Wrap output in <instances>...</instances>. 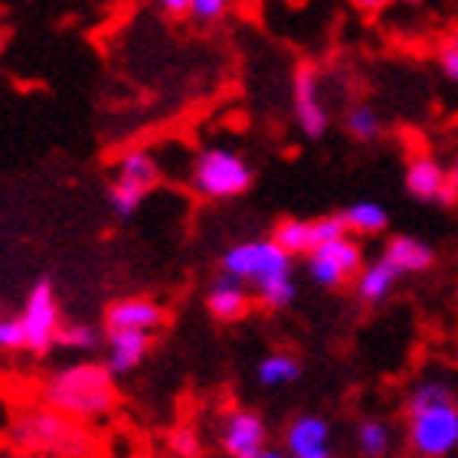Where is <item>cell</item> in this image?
Returning <instances> with one entry per match:
<instances>
[{"label":"cell","instance_id":"cell-1","mask_svg":"<svg viewBox=\"0 0 458 458\" xmlns=\"http://www.w3.org/2000/svg\"><path fill=\"white\" fill-rule=\"evenodd\" d=\"M223 272L246 282L266 308H288L298 295L292 282V252H285L276 239L236 242L223 256Z\"/></svg>","mask_w":458,"mask_h":458},{"label":"cell","instance_id":"cell-2","mask_svg":"<svg viewBox=\"0 0 458 458\" xmlns=\"http://www.w3.org/2000/svg\"><path fill=\"white\" fill-rule=\"evenodd\" d=\"M43 403L79 422L102 420L118 403L114 373L108 370L106 363L92 360L63 367V370H56L43 383Z\"/></svg>","mask_w":458,"mask_h":458},{"label":"cell","instance_id":"cell-3","mask_svg":"<svg viewBox=\"0 0 458 458\" xmlns=\"http://www.w3.org/2000/svg\"><path fill=\"white\" fill-rule=\"evenodd\" d=\"M13 445L23 452L53 458H92L96 455V436L86 429V422L72 420L53 406L27 410L10 429Z\"/></svg>","mask_w":458,"mask_h":458},{"label":"cell","instance_id":"cell-4","mask_svg":"<svg viewBox=\"0 0 458 458\" xmlns=\"http://www.w3.org/2000/svg\"><path fill=\"white\" fill-rule=\"evenodd\" d=\"M406 449L412 458H449L458 452V400L406 410Z\"/></svg>","mask_w":458,"mask_h":458},{"label":"cell","instance_id":"cell-5","mask_svg":"<svg viewBox=\"0 0 458 458\" xmlns=\"http://www.w3.org/2000/svg\"><path fill=\"white\" fill-rule=\"evenodd\" d=\"M252 167L233 148H203L193 161L191 183L207 200H229L252 187Z\"/></svg>","mask_w":458,"mask_h":458},{"label":"cell","instance_id":"cell-6","mask_svg":"<svg viewBox=\"0 0 458 458\" xmlns=\"http://www.w3.org/2000/svg\"><path fill=\"white\" fill-rule=\"evenodd\" d=\"M363 268V249L351 236H337L308 252V276L321 288H341Z\"/></svg>","mask_w":458,"mask_h":458},{"label":"cell","instance_id":"cell-7","mask_svg":"<svg viewBox=\"0 0 458 458\" xmlns=\"http://www.w3.org/2000/svg\"><path fill=\"white\" fill-rule=\"evenodd\" d=\"M20 321H23V331H27V351L47 353L49 347H56L63 321H59L56 292L49 285V278H43V282L30 288L23 311H20Z\"/></svg>","mask_w":458,"mask_h":458},{"label":"cell","instance_id":"cell-8","mask_svg":"<svg viewBox=\"0 0 458 458\" xmlns=\"http://www.w3.org/2000/svg\"><path fill=\"white\" fill-rule=\"evenodd\" d=\"M292 112L308 138H325L331 114L321 102V72L311 63H298L295 76H292Z\"/></svg>","mask_w":458,"mask_h":458},{"label":"cell","instance_id":"cell-9","mask_svg":"<svg viewBox=\"0 0 458 458\" xmlns=\"http://www.w3.org/2000/svg\"><path fill=\"white\" fill-rule=\"evenodd\" d=\"M337 236H347V223H344L341 213L318 216V220H282L272 239L292 256H308L311 249L325 246Z\"/></svg>","mask_w":458,"mask_h":458},{"label":"cell","instance_id":"cell-10","mask_svg":"<svg viewBox=\"0 0 458 458\" xmlns=\"http://www.w3.org/2000/svg\"><path fill=\"white\" fill-rule=\"evenodd\" d=\"M268 429L252 410H233L220 426V445L229 458H259L266 449Z\"/></svg>","mask_w":458,"mask_h":458},{"label":"cell","instance_id":"cell-11","mask_svg":"<svg viewBox=\"0 0 458 458\" xmlns=\"http://www.w3.org/2000/svg\"><path fill=\"white\" fill-rule=\"evenodd\" d=\"M164 325V308L154 298H118L106 308V331H141L154 335Z\"/></svg>","mask_w":458,"mask_h":458},{"label":"cell","instance_id":"cell-12","mask_svg":"<svg viewBox=\"0 0 458 458\" xmlns=\"http://www.w3.org/2000/svg\"><path fill=\"white\" fill-rule=\"evenodd\" d=\"M285 452L292 458H331V426L327 420L305 412L288 422Z\"/></svg>","mask_w":458,"mask_h":458},{"label":"cell","instance_id":"cell-13","mask_svg":"<svg viewBox=\"0 0 458 458\" xmlns=\"http://www.w3.org/2000/svg\"><path fill=\"white\" fill-rule=\"evenodd\" d=\"M207 308H210V315L220 318V321H239V318H246L249 308H252V292H249L246 282H239V278L223 272L210 285V292H207Z\"/></svg>","mask_w":458,"mask_h":458},{"label":"cell","instance_id":"cell-14","mask_svg":"<svg viewBox=\"0 0 458 458\" xmlns=\"http://www.w3.org/2000/svg\"><path fill=\"white\" fill-rule=\"evenodd\" d=\"M112 181L124 183V187H134L138 193L148 197L161 183V164H157V157L148 148H131V151H124L118 157Z\"/></svg>","mask_w":458,"mask_h":458},{"label":"cell","instance_id":"cell-15","mask_svg":"<svg viewBox=\"0 0 458 458\" xmlns=\"http://www.w3.org/2000/svg\"><path fill=\"white\" fill-rule=\"evenodd\" d=\"M445 174L449 167L439 164L432 154L420 151L406 161V191L416 197V200H436L439 203L442 191H445Z\"/></svg>","mask_w":458,"mask_h":458},{"label":"cell","instance_id":"cell-16","mask_svg":"<svg viewBox=\"0 0 458 458\" xmlns=\"http://www.w3.org/2000/svg\"><path fill=\"white\" fill-rule=\"evenodd\" d=\"M151 347V335L141 331H106V367L118 377V373L134 370L138 363L148 357Z\"/></svg>","mask_w":458,"mask_h":458},{"label":"cell","instance_id":"cell-17","mask_svg":"<svg viewBox=\"0 0 458 458\" xmlns=\"http://www.w3.org/2000/svg\"><path fill=\"white\" fill-rule=\"evenodd\" d=\"M400 282V268L390 266L386 259H373L367 266L357 272L353 278V288H357V298H360L363 305H380L386 298L393 295V288Z\"/></svg>","mask_w":458,"mask_h":458},{"label":"cell","instance_id":"cell-18","mask_svg":"<svg viewBox=\"0 0 458 458\" xmlns=\"http://www.w3.org/2000/svg\"><path fill=\"white\" fill-rule=\"evenodd\" d=\"M383 259H386L390 266L400 268V276H416V272L432 268L436 252L416 236H393L390 242L383 246Z\"/></svg>","mask_w":458,"mask_h":458},{"label":"cell","instance_id":"cell-19","mask_svg":"<svg viewBox=\"0 0 458 458\" xmlns=\"http://www.w3.org/2000/svg\"><path fill=\"white\" fill-rule=\"evenodd\" d=\"M256 377L262 386H268V390H276V386H292V383L301 377V363H298L295 353L276 351V353H268V357H262Z\"/></svg>","mask_w":458,"mask_h":458},{"label":"cell","instance_id":"cell-20","mask_svg":"<svg viewBox=\"0 0 458 458\" xmlns=\"http://www.w3.org/2000/svg\"><path fill=\"white\" fill-rule=\"evenodd\" d=\"M341 216H344V223H347V233H360V236H377V233H383V229H386V223H390L386 210H383L380 203H373V200L351 203Z\"/></svg>","mask_w":458,"mask_h":458},{"label":"cell","instance_id":"cell-21","mask_svg":"<svg viewBox=\"0 0 458 458\" xmlns=\"http://www.w3.org/2000/svg\"><path fill=\"white\" fill-rule=\"evenodd\" d=\"M357 452L363 458H386L393 452V429L383 420H363L357 422Z\"/></svg>","mask_w":458,"mask_h":458},{"label":"cell","instance_id":"cell-22","mask_svg":"<svg viewBox=\"0 0 458 458\" xmlns=\"http://www.w3.org/2000/svg\"><path fill=\"white\" fill-rule=\"evenodd\" d=\"M344 131L351 134L353 141H377L383 134V118L380 112L373 106H367V102H357V106L347 108V114H344Z\"/></svg>","mask_w":458,"mask_h":458},{"label":"cell","instance_id":"cell-23","mask_svg":"<svg viewBox=\"0 0 458 458\" xmlns=\"http://www.w3.org/2000/svg\"><path fill=\"white\" fill-rule=\"evenodd\" d=\"M452 400H458L455 386L449 380L429 377V380H420L406 393V410H422V406H436V403H452Z\"/></svg>","mask_w":458,"mask_h":458},{"label":"cell","instance_id":"cell-24","mask_svg":"<svg viewBox=\"0 0 458 458\" xmlns=\"http://www.w3.org/2000/svg\"><path fill=\"white\" fill-rule=\"evenodd\" d=\"M59 347H66V351H79V353H89L96 351L98 344H102V331L92 325H63L59 327V337H56Z\"/></svg>","mask_w":458,"mask_h":458},{"label":"cell","instance_id":"cell-25","mask_svg":"<svg viewBox=\"0 0 458 458\" xmlns=\"http://www.w3.org/2000/svg\"><path fill=\"white\" fill-rule=\"evenodd\" d=\"M167 449L177 458H200V452H203L200 432L193 429V426H174V429L167 432Z\"/></svg>","mask_w":458,"mask_h":458},{"label":"cell","instance_id":"cell-26","mask_svg":"<svg viewBox=\"0 0 458 458\" xmlns=\"http://www.w3.org/2000/svg\"><path fill=\"white\" fill-rule=\"evenodd\" d=\"M108 203H112L114 216L128 220V216H134V213H138V207L144 203V193H138L134 187H124V183L112 181V183H108Z\"/></svg>","mask_w":458,"mask_h":458},{"label":"cell","instance_id":"cell-27","mask_svg":"<svg viewBox=\"0 0 458 458\" xmlns=\"http://www.w3.org/2000/svg\"><path fill=\"white\" fill-rule=\"evenodd\" d=\"M27 347V331L20 315H0V351H23Z\"/></svg>","mask_w":458,"mask_h":458},{"label":"cell","instance_id":"cell-28","mask_svg":"<svg viewBox=\"0 0 458 458\" xmlns=\"http://www.w3.org/2000/svg\"><path fill=\"white\" fill-rule=\"evenodd\" d=\"M436 63H439L442 76H445L449 82H455V86H458V37L442 39L439 53H436Z\"/></svg>","mask_w":458,"mask_h":458},{"label":"cell","instance_id":"cell-29","mask_svg":"<svg viewBox=\"0 0 458 458\" xmlns=\"http://www.w3.org/2000/svg\"><path fill=\"white\" fill-rule=\"evenodd\" d=\"M229 0H187V13L197 17L200 23H213V20H220L226 13Z\"/></svg>","mask_w":458,"mask_h":458},{"label":"cell","instance_id":"cell-30","mask_svg":"<svg viewBox=\"0 0 458 458\" xmlns=\"http://www.w3.org/2000/svg\"><path fill=\"white\" fill-rule=\"evenodd\" d=\"M442 207H452V203H458V161L449 167V174H445V191H442L439 197Z\"/></svg>","mask_w":458,"mask_h":458},{"label":"cell","instance_id":"cell-31","mask_svg":"<svg viewBox=\"0 0 458 458\" xmlns=\"http://www.w3.org/2000/svg\"><path fill=\"white\" fill-rule=\"evenodd\" d=\"M353 7L360 10V13H367V17H373V13H383V10L390 7L393 0H351Z\"/></svg>","mask_w":458,"mask_h":458},{"label":"cell","instance_id":"cell-32","mask_svg":"<svg viewBox=\"0 0 458 458\" xmlns=\"http://www.w3.org/2000/svg\"><path fill=\"white\" fill-rule=\"evenodd\" d=\"M154 4H161L171 17H181V13H187V0H154Z\"/></svg>","mask_w":458,"mask_h":458},{"label":"cell","instance_id":"cell-33","mask_svg":"<svg viewBox=\"0 0 458 458\" xmlns=\"http://www.w3.org/2000/svg\"><path fill=\"white\" fill-rule=\"evenodd\" d=\"M259 458H292V455H288L285 449H268V445H266V449H262V455H259Z\"/></svg>","mask_w":458,"mask_h":458},{"label":"cell","instance_id":"cell-34","mask_svg":"<svg viewBox=\"0 0 458 458\" xmlns=\"http://www.w3.org/2000/svg\"><path fill=\"white\" fill-rule=\"evenodd\" d=\"M7 49V30H0V53Z\"/></svg>","mask_w":458,"mask_h":458},{"label":"cell","instance_id":"cell-35","mask_svg":"<svg viewBox=\"0 0 458 458\" xmlns=\"http://www.w3.org/2000/svg\"><path fill=\"white\" fill-rule=\"evenodd\" d=\"M406 4H412V7H420V4H426V0H406Z\"/></svg>","mask_w":458,"mask_h":458}]
</instances>
